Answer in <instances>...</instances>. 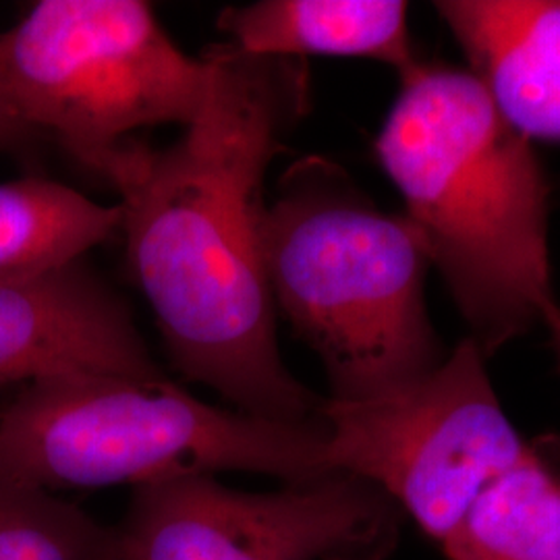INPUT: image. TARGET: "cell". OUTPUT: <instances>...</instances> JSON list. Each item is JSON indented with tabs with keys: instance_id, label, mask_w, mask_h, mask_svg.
I'll return each mask as SVG.
<instances>
[{
	"instance_id": "3",
	"label": "cell",
	"mask_w": 560,
	"mask_h": 560,
	"mask_svg": "<svg viewBox=\"0 0 560 560\" xmlns=\"http://www.w3.org/2000/svg\"><path fill=\"white\" fill-rule=\"evenodd\" d=\"M264 247L277 314L322 361L326 399L381 397L446 358L418 233L402 214L382 212L337 162L303 156L282 173Z\"/></svg>"
},
{
	"instance_id": "12",
	"label": "cell",
	"mask_w": 560,
	"mask_h": 560,
	"mask_svg": "<svg viewBox=\"0 0 560 560\" xmlns=\"http://www.w3.org/2000/svg\"><path fill=\"white\" fill-rule=\"evenodd\" d=\"M442 550L451 560H560L559 465L538 444H527Z\"/></svg>"
},
{
	"instance_id": "5",
	"label": "cell",
	"mask_w": 560,
	"mask_h": 560,
	"mask_svg": "<svg viewBox=\"0 0 560 560\" xmlns=\"http://www.w3.org/2000/svg\"><path fill=\"white\" fill-rule=\"evenodd\" d=\"M208 85V59L187 57L140 0H40L0 34L15 117L101 177L131 131L189 127Z\"/></svg>"
},
{
	"instance_id": "15",
	"label": "cell",
	"mask_w": 560,
	"mask_h": 560,
	"mask_svg": "<svg viewBox=\"0 0 560 560\" xmlns=\"http://www.w3.org/2000/svg\"><path fill=\"white\" fill-rule=\"evenodd\" d=\"M548 330H550V335H552V340H555V349H557V355H559L560 360V307L559 312L555 314V318L550 320V324L546 326Z\"/></svg>"
},
{
	"instance_id": "4",
	"label": "cell",
	"mask_w": 560,
	"mask_h": 560,
	"mask_svg": "<svg viewBox=\"0 0 560 560\" xmlns=\"http://www.w3.org/2000/svg\"><path fill=\"white\" fill-rule=\"evenodd\" d=\"M222 471L284 483L335 474L326 425L214 407L171 378L119 376L32 382L0 413V476L55 494Z\"/></svg>"
},
{
	"instance_id": "2",
	"label": "cell",
	"mask_w": 560,
	"mask_h": 560,
	"mask_svg": "<svg viewBox=\"0 0 560 560\" xmlns=\"http://www.w3.org/2000/svg\"><path fill=\"white\" fill-rule=\"evenodd\" d=\"M376 154L486 360L559 312L548 183L532 140L469 71L420 62L400 78Z\"/></svg>"
},
{
	"instance_id": "11",
	"label": "cell",
	"mask_w": 560,
	"mask_h": 560,
	"mask_svg": "<svg viewBox=\"0 0 560 560\" xmlns=\"http://www.w3.org/2000/svg\"><path fill=\"white\" fill-rule=\"evenodd\" d=\"M120 206H104L42 177L0 183V282H23L65 270L115 237Z\"/></svg>"
},
{
	"instance_id": "10",
	"label": "cell",
	"mask_w": 560,
	"mask_h": 560,
	"mask_svg": "<svg viewBox=\"0 0 560 560\" xmlns=\"http://www.w3.org/2000/svg\"><path fill=\"white\" fill-rule=\"evenodd\" d=\"M400 0H260L229 7L219 27L241 52L270 59H370L400 78L421 60Z\"/></svg>"
},
{
	"instance_id": "6",
	"label": "cell",
	"mask_w": 560,
	"mask_h": 560,
	"mask_svg": "<svg viewBox=\"0 0 560 560\" xmlns=\"http://www.w3.org/2000/svg\"><path fill=\"white\" fill-rule=\"evenodd\" d=\"M486 361L460 340L418 381L322 407L330 469L374 486L441 546L529 444L506 416Z\"/></svg>"
},
{
	"instance_id": "8",
	"label": "cell",
	"mask_w": 560,
	"mask_h": 560,
	"mask_svg": "<svg viewBox=\"0 0 560 560\" xmlns=\"http://www.w3.org/2000/svg\"><path fill=\"white\" fill-rule=\"evenodd\" d=\"M69 376L166 378L127 303L83 260L0 282V384Z\"/></svg>"
},
{
	"instance_id": "7",
	"label": "cell",
	"mask_w": 560,
	"mask_h": 560,
	"mask_svg": "<svg viewBox=\"0 0 560 560\" xmlns=\"http://www.w3.org/2000/svg\"><path fill=\"white\" fill-rule=\"evenodd\" d=\"M119 529L125 560H382L399 509L347 474L270 492L185 476L133 488Z\"/></svg>"
},
{
	"instance_id": "9",
	"label": "cell",
	"mask_w": 560,
	"mask_h": 560,
	"mask_svg": "<svg viewBox=\"0 0 560 560\" xmlns=\"http://www.w3.org/2000/svg\"><path fill=\"white\" fill-rule=\"evenodd\" d=\"M469 73L527 140H560V2L441 0L434 4Z\"/></svg>"
},
{
	"instance_id": "13",
	"label": "cell",
	"mask_w": 560,
	"mask_h": 560,
	"mask_svg": "<svg viewBox=\"0 0 560 560\" xmlns=\"http://www.w3.org/2000/svg\"><path fill=\"white\" fill-rule=\"evenodd\" d=\"M0 560H125L119 525L0 476Z\"/></svg>"
},
{
	"instance_id": "1",
	"label": "cell",
	"mask_w": 560,
	"mask_h": 560,
	"mask_svg": "<svg viewBox=\"0 0 560 560\" xmlns=\"http://www.w3.org/2000/svg\"><path fill=\"white\" fill-rule=\"evenodd\" d=\"M203 57L208 96L180 140L127 141L104 173L127 261L187 381L254 418L316 423L326 399L282 361L264 247L266 171L307 110V67L231 42Z\"/></svg>"
},
{
	"instance_id": "14",
	"label": "cell",
	"mask_w": 560,
	"mask_h": 560,
	"mask_svg": "<svg viewBox=\"0 0 560 560\" xmlns=\"http://www.w3.org/2000/svg\"><path fill=\"white\" fill-rule=\"evenodd\" d=\"M30 136V131L21 125V120L11 110L9 102L0 90V148H9L18 141H23Z\"/></svg>"
}]
</instances>
